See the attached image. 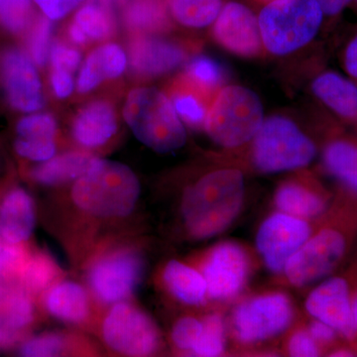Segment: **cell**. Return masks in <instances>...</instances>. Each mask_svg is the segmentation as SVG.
<instances>
[{
	"label": "cell",
	"instance_id": "cell-47",
	"mask_svg": "<svg viewBox=\"0 0 357 357\" xmlns=\"http://www.w3.org/2000/svg\"><path fill=\"white\" fill-rule=\"evenodd\" d=\"M309 333L314 340L323 342H331L335 337V328L319 319L310 326Z\"/></svg>",
	"mask_w": 357,
	"mask_h": 357
},
{
	"label": "cell",
	"instance_id": "cell-40",
	"mask_svg": "<svg viewBox=\"0 0 357 357\" xmlns=\"http://www.w3.org/2000/svg\"><path fill=\"white\" fill-rule=\"evenodd\" d=\"M16 152L23 158L31 161H48L55 156V139H23L17 138L15 141Z\"/></svg>",
	"mask_w": 357,
	"mask_h": 357
},
{
	"label": "cell",
	"instance_id": "cell-44",
	"mask_svg": "<svg viewBox=\"0 0 357 357\" xmlns=\"http://www.w3.org/2000/svg\"><path fill=\"white\" fill-rule=\"evenodd\" d=\"M51 84L54 93L60 98H68L74 89V82L70 72L61 69H53Z\"/></svg>",
	"mask_w": 357,
	"mask_h": 357
},
{
	"label": "cell",
	"instance_id": "cell-2",
	"mask_svg": "<svg viewBox=\"0 0 357 357\" xmlns=\"http://www.w3.org/2000/svg\"><path fill=\"white\" fill-rule=\"evenodd\" d=\"M139 196V181L128 166L98 158L72 189L77 208L102 218L128 217Z\"/></svg>",
	"mask_w": 357,
	"mask_h": 357
},
{
	"label": "cell",
	"instance_id": "cell-15",
	"mask_svg": "<svg viewBox=\"0 0 357 357\" xmlns=\"http://www.w3.org/2000/svg\"><path fill=\"white\" fill-rule=\"evenodd\" d=\"M1 73L7 98L13 107L25 112L41 109V82L31 61L24 54L8 52L2 60Z\"/></svg>",
	"mask_w": 357,
	"mask_h": 357
},
{
	"label": "cell",
	"instance_id": "cell-24",
	"mask_svg": "<svg viewBox=\"0 0 357 357\" xmlns=\"http://www.w3.org/2000/svg\"><path fill=\"white\" fill-rule=\"evenodd\" d=\"M275 204L282 213L303 220L318 217L326 208V202L319 195L296 183H288L277 190Z\"/></svg>",
	"mask_w": 357,
	"mask_h": 357
},
{
	"label": "cell",
	"instance_id": "cell-48",
	"mask_svg": "<svg viewBox=\"0 0 357 357\" xmlns=\"http://www.w3.org/2000/svg\"><path fill=\"white\" fill-rule=\"evenodd\" d=\"M332 356H352V354L349 351H337L333 352Z\"/></svg>",
	"mask_w": 357,
	"mask_h": 357
},
{
	"label": "cell",
	"instance_id": "cell-23",
	"mask_svg": "<svg viewBox=\"0 0 357 357\" xmlns=\"http://www.w3.org/2000/svg\"><path fill=\"white\" fill-rule=\"evenodd\" d=\"M163 279L169 291L185 304L199 306L206 300L208 289L203 274L184 263L177 260L168 262Z\"/></svg>",
	"mask_w": 357,
	"mask_h": 357
},
{
	"label": "cell",
	"instance_id": "cell-28",
	"mask_svg": "<svg viewBox=\"0 0 357 357\" xmlns=\"http://www.w3.org/2000/svg\"><path fill=\"white\" fill-rule=\"evenodd\" d=\"M326 169L357 192V145L345 140H335L324 153Z\"/></svg>",
	"mask_w": 357,
	"mask_h": 357
},
{
	"label": "cell",
	"instance_id": "cell-29",
	"mask_svg": "<svg viewBox=\"0 0 357 357\" xmlns=\"http://www.w3.org/2000/svg\"><path fill=\"white\" fill-rule=\"evenodd\" d=\"M60 269L55 260L43 252L28 255L18 279L28 293H40L50 288L58 278Z\"/></svg>",
	"mask_w": 357,
	"mask_h": 357
},
{
	"label": "cell",
	"instance_id": "cell-43",
	"mask_svg": "<svg viewBox=\"0 0 357 357\" xmlns=\"http://www.w3.org/2000/svg\"><path fill=\"white\" fill-rule=\"evenodd\" d=\"M46 17L57 20L64 17L70 10L79 6L82 0H34Z\"/></svg>",
	"mask_w": 357,
	"mask_h": 357
},
{
	"label": "cell",
	"instance_id": "cell-30",
	"mask_svg": "<svg viewBox=\"0 0 357 357\" xmlns=\"http://www.w3.org/2000/svg\"><path fill=\"white\" fill-rule=\"evenodd\" d=\"M128 27L142 32H157L169 25L166 8L157 0H135L126 8Z\"/></svg>",
	"mask_w": 357,
	"mask_h": 357
},
{
	"label": "cell",
	"instance_id": "cell-20",
	"mask_svg": "<svg viewBox=\"0 0 357 357\" xmlns=\"http://www.w3.org/2000/svg\"><path fill=\"white\" fill-rule=\"evenodd\" d=\"M126 55L119 45L109 43L98 47L86 58L77 77L79 93H89L105 79L121 76L126 68Z\"/></svg>",
	"mask_w": 357,
	"mask_h": 357
},
{
	"label": "cell",
	"instance_id": "cell-49",
	"mask_svg": "<svg viewBox=\"0 0 357 357\" xmlns=\"http://www.w3.org/2000/svg\"><path fill=\"white\" fill-rule=\"evenodd\" d=\"M352 311H354V321H356L357 326V297L354 301V304H352Z\"/></svg>",
	"mask_w": 357,
	"mask_h": 357
},
{
	"label": "cell",
	"instance_id": "cell-45",
	"mask_svg": "<svg viewBox=\"0 0 357 357\" xmlns=\"http://www.w3.org/2000/svg\"><path fill=\"white\" fill-rule=\"evenodd\" d=\"M342 62L347 77L357 84V33L345 46L342 52Z\"/></svg>",
	"mask_w": 357,
	"mask_h": 357
},
{
	"label": "cell",
	"instance_id": "cell-18",
	"mask_svg": "<svg viewBox=\"0 0 357 357\" xmlns=\"http://www.w3.org/2000/svg\"><path fill=\"white\" fill-rule=\"evenodd\" d=\"M312 91L340 119L357 121V84L351 77L326 70L314 77Z\"/></svg>",
	"mask_w": 357,
	"mask_h": 357
},
{
	"label": "cell",
	"instance_id": "cell-39",
	"mask_svg": "<svg viewBox=\"0 0 357 357\" xmlns=\"http://www.w3.org/2000/svg\"><path fill=\"white\" fill-rule=\"evenodd\" d=\"M203 331V323L199 319L185 317L178 319L172 331L174 344L182 351H192Z\"/></svg>",
	"mask_w": 357,
	"mask_h": 357
},
{
	"label": "cell",
	"instance_id": "cell-31",
	"mask_svg": "<svg viewBox=\"0 0 357 357\" xmlns=\"http://www.w3.org/2000/svg\"><path fill=\"white\" fill-rule=\"evenodd\" d=\"M191 84V89H178L173 95L174 109L180 119L192 128L204 126L211 100L210 96Z\"/></svg>",
	"mask_w": 357,
	"mask_h": 357
},
{
	"label": "cell",
	"instance_id": "cell-42",
	"mask_svg": "<svg viewBox=\"0 0 357 357\" xmlns=\"http://www.w3.org/2000/svg\"><path fill=\"white\" fill-rule=\"evenodd\" d=\"M289 352L291 356L297 357H312L319 354L316 342L306 332H298L293 335L289 342Z\"/></svg>",
	"mask_w": 357,
	"mask_h": 357
},
{
	"label": "cell",
	"instance_id": "cell-3",
	"mask_svg": "<svg viewBox=\"0 0 357 357\" xmlns=\"http://www.w3.org/2000/svg\"><path fill=\"white\" fill-rule=\"evenodd\" d=\"M123 117L135 137L158 153L175 151L187 141L172 102L158 89H132L124 105Z\"/></svg>",
	"mask_w": 357,
	"mask_h": 357
},
{
	"label": "cell",
	"instance_id": "cell-50",
	"mask_svg": "<svg viewBox=\"0 0 357 357\" xmlns=\"http://www.w3.org/2000/svg\"><path fill=\"white\" fill-rule=\"evenodd\" d=\"M255 1L262 4V6H266V4L270 3V2L276 1V0H255Z\"/></svg>",
	"mask_w": 357,
	"mask_h": 357
},
{
	"label": "cell",
	"instance_id": "cell-27",
	"mask_svg": "<svg viewBox=\"0 0 357 357\" xmlns=\"http://www.w3.org/2000/svg\"><path fill=\"white\" fill-rule=\"evenodd\" d=\"M168 11L181 25L204 28L215 23L225 0H168Z\"/></svg>",
	"mask_w": 357,
	"mask_h": 357
},
{
	"label": "cell",
	"instance_id": "cell-11",
	"mask_svg": "<svg viewBox=\"0 0 357 357\" xmlns=\"http://www.w3.org/2000/svg\"><path fill=\"white\" fill-rule=\"evenodd\" d=\"M311 236V227L303 218L275 213L262 223L256 237L258 251L271 271L280 273L291 257Z\"/></svg>",
	"mask_w": 357,
	"mask_h": 357
},
{
	"label": "cell",
	"instance_id": "cell-41",
	"mask_svg": "<svg viewBox=\"0 0 357 357\" xmlns=\"http://www.w3.org/2000/svg\"><path fill=\"white\" fill-rule=\"evenodd\" d=\"M53 69H61L72 73L79 67L81 54L76 49L63 44H56L51 50Z\"/></svg>",
	"mask_w": 357,
	"mask_h": 357
},
{
	"label": "cell",
	"instance_id": "cell-36",
	"mask_svg": "<svg viewBox=\"0 0 357 357\" xmlns=\"http://www.w3.org/2000/svg\"><path fill=\"white\" fill-rule=\"evenodd\" d=\"M30 18V0H0V21L7 29L20 32Z\"/></svg>",
	"mask_w": 357,
	"mask_h": 357
},
{
	"label": "cell",
	"instance_id": "cell-7",
	"mask_svg": "<svg viewBox=\"0 0 357 357\" xmlns=\"http://www.w3.org/2000/svg\"><path fill=\"white\" fill-rule=\"evenodd\" d=\"M102 337L112 351L128 356H149L158 351V326L147 314L126 302L110 309L102 324Z\"/></svg>",
	"mask_w": 357,
	"mask_h": 357
},
{
	"label": "cell",
	"instance_id": "cell-5",
	"mask_svg": "<svg viewBox=\"0 0 357 357\" xmlns=\"http://www.w3.org/2000/svg\"><path fill=\"white\" fill-rule=\"evenodd\" d=\"M264 119L259 96L245 86L229 84L213 96L204 128L217 144L234 148L252 140Z\"/></svg>",
	"mask_w": 357,
	"mask_h": 357
},
{
	"label": "cell",
	"instance_id": "cell-34",
	"mask_svg": "<svg viewBox=\"0 0 357 357\" xmlns=\"http://www.w3.org/2000/svg\"><path fill=\"white\" fill-rule=\"evenodd\" d=\"M67 337L62 333H46L29 338L21 345L20 354L25 357L62 356L67 349Z\"/></svg>",
	"mask_w": 357,
	"mask_h": 357
},
{
	"label": "cell",
	"instance_id": "cell-6",
	"mask_svg": "<svg viewBox=\"0 0 357 357\" xmlns=\"http://www.w3.org/2000/svg\"><path fill=\"white\" fill-rule=\"evenodd\" d=\"M316 154L314 143L295 122L281 115L265 119L252 139L253 163L265 173L303 168Z\"/></svg>",
	"mask_w": 357,
	"mask_h": 357
},
{
	"label": "cell",
	"instance_id": "cell-4",
	"mask_svg": "<svg viewBox=\"0 0 357 357\" xmlns=\"http://www.w3.org/2000/svg\"><path fill=\"white\" fill-rule=\"evenodd\" d=\"M257 16L263 47L275 56L307 46L325 20L316 0H276L263 6Z\"/></svg>",
	"mask_w": 357,
	"mask_h": 357
},
{
	"label": "cell",
	"instance_id": "cell-13",
	"mask_svg": "<svg viewBox=\"0 0 357 357\" xmlns=\"http://www.w3.org/2000/svg\"><path fill=\"white\" fill-rule=\"evenodd\" d=\"M248 274V259L238 244L223 243L211 250L203 268L208 294L225 300L241 292Z\"/></svg>",
	"mask_w": 357,
	"mask_h": 357
},
{
	"label": "cell",
	"instance_id": "cell-26",
	"mask_svg": "<svg viewBox=\"0 0 357 357\" xmlns=\"http://www.w3.org/2000/svg\"><path fill=\"white\" fill-rule=\"evenodd\" d=\"M24 289L0 287V325L21 333L34 321V305Z\"/></svg>",
	"mask_w": 357,
	"mask_h": 357
},
{
	"label": "cell",
	"instance_id": "cell-51",
	"mask_svg": "<svg viewBox=\"0 0 357 357\" xmlns=\"http://www.w3.org/2000/svg\"><path fill=\"white\" fill-rule=\"evenodd\" d=\"M354 3H356V6H357V0H354Z\"/></svg>",
	"mask_w": 357,
	"mask_h": 357
},
{
	"label": "cell",
	"instance_id": "cell-9",
	"mask_svg": "<svg viewBox=\"0 0 357 357\" xmlns=\"http://www.w3.org/2000/svg\"><path fill=\"white\" fill-rule=\"evenodd\" d=\"M293 306L287 295L271 293L243 303L234 314L237 337L245 344L275 337L290 326Z\"/></svg>",
	"mask_w": 357,
	"mask_h": 357
},
{
	"label": "cell",
	"instance_id": "cell-46",
	"mask_svg": "<svg viewBox=\"0 0 357 357\" xmlns=\"http://www.w3.org/2000/svg\"><path fill=\"white\" fill-rule=\"evenodd\" d=\"M325 18H335L344 13L354 0H316Z\"/></svg>",
	"mask_w": 357,
	"mask_h": 357
},
{
	"label": "cell",
	"instance_id": "cell-8",
	"mask_svg": "<svg viewBox=\"0 0 357 357\" xmlns=\"http://www.w3.org/2000/svg\"><path fill=\"white\" fill-rule=\"evenodd\" d=\"M143 260L131 249H117L98 258L89 272V283L105 304L126 302L139 285Z\"/></svg>",
	"mask_w": 357,
	"mask_h": 357
},
{
	"label": "cell",
	"instance_id": "cell-35",
	"mask_svg": "<svg viewBox=\"0 0 357 357\" xmlns=\"http://www.w3.org/2000/svg\"><path fill=\"white\" fill-rule=\"evenodd\" d=\"M16 132L23 139H55L57 124L49 114L27 115L18 122Z\"/></svg>",
	"mask_w": 357,
	"mask_h": 357
},
{
	"label": "cell",
	"instance_id": "cell-21",
	"mask_svg": "<svg viewBox=\"0 0 357 357\" xmlns=\"http://www.w3.org/2000/svg\"><path fill=\"white\" fill-rule=\"evenodd\" d=\"M45 306L49 314L66 323H82L89 314L88 294L76 282L64 281L51 286L45 297Z\"/></svg>",
	"mask_w": 357,
	"mask_h": 357
},
{
	"label": "cell",
	"instance_id": "cell-32",
	"mask_svg": "<svg viewBox=\"0 0 357 357\" xmlns=\"http://www.w3.org/2000/svg\"><path fill=\"white\" fill-rule=\"evenodd\" d=\"M190 83L206 96H215L225 84V73L222 66L215 59L199 56L192 59L187 67Z\"/></svg>",
	"mask_w": 357,
	"mask_h": 357
},
{
	"label": "cell",
	"instance_id": "cell-25",
	"mask_svg": "<svg viewBox=\"0 0 357 357\" xmlns=\"http://www.w3.org/2000/svg\"><path fill=\"white\" fill-rule=\"evenodd\" d=\"M114 20L107 9L88 4L77 11L70 26V39L77 44L107 38L114 30Z\"/></svg>",
	"mask_w": 357,
	"mask_h": 357
},
{
	"label": "cell",
	"instance_id": "cell-10",
	"mask_svg": "<svg viewBox=\"0 0 357 357\" xmlns=\"http://www.w3.org/2000/svg\"><path fill=\"white\" fill-rule=\"evenodd\" d=\"M344 237L335 229H324L307 239L289 259L286 276L293 285H307L331 273L342 260Z\"/></svg>",
	"mask_w": 357,
	"mask_h": 357
},
{
	"label": "cell",
	"instance_id": "cell-22",
	"mask_svg": "<svg viewBox=\"0 0 357 357\" xmlns=\"http://www.w3.org/2000/svg\"><path fill=\"white\" fill-rule=\"evenodd\" d=\"M96 160V157L81 152L59 155L35 167L31 171V178L44 185L65 184L83 176Z\"/></svg>",
	"mask_w": 357,
	"mask_h": 357
},
{
	"label": "cell",
	"instance_id": "cell-17",
	"mask_svg": "<svg viewBox=\"0 0 357 357\" xmlns=\"http://www.w3.org/2000/svg\"><path fill=\"white\" fill-rule=\"evenodd\" d=\"M35 225L31 196L21 188L11 190L0 204V236L6 243L23 244L31 237Z\"/></svg>",
	"mask_w": 357,
	"mask_h": 357
},
{
	"label": "cell",
	"instance_id": "cell-33",
	"mask_svg": "<svg viewBox=\"0 0 357 357\" xmlns=\"http://www.w3.org/2000/svg\"><path fill=\"white\" fill-rule=\"evenodd\" d=\"M225 324L220 314H210L203 321V331L192 349L196 356H218L225 351Z\"/></svg>",
	"mask_w": 357,
	"mask_h": 357
},
{
	"label": "cell",
	"instance_id": "cell-14",
	"mask_svg": "<svg viewBox=\"0 0 357 357\" xmlns=\"http://www.w3.org/2000/svg\"><path fill=\"white\" fill-rule=\"evenodd\" d=\"M306 309L312 317L332 326L345 337H356L357 326L349 285L344 279H328L319 285L307 297Z\"/></svg>",
	"mask_w": 357,
	"mask_h": 357
},
{
	"label": "cell",
	"instance_id": "cell-16",
	"mask_svg": "<svg viewBox=\"0 0 357 357\" xmlns=\"http://www.w3.org/2000/svg\"><path fill=\"white\" fill-rule=\"evenodd\" d=\"M185 52L172 42L156 38L135 40L130 47V66L136 74L157 77L182 64Z\"/></svg>",
	"mask_w": 357,
	"mask_h": 357
},
{
	"label": "cell",
	"instance_id": "cell-1",
	"mask_svg": "<svg viewBox=\"0 0 357 357\" xmlns=\"http://www.w3.org/2000/svg\"><path fill=\"white\" fill-rule=\"evenodd\" d=\"M243 198L241 171L220 169L206 174L183 196L182 213L188 231L197 239L217 236L237 217Z\"/></svg>",
	"mask_w": 357,
	"mask_h": 357
},
{
	"label": "cell",
	"instance_id": "cell-12",
	"mask_svg": "<svg viewBox=\"0 0 357 357\" xmlns=\"http://www.w3.org/2000/svg\"><path fill=\"white\" fill-rule=\"evenodd\" d=\"M213 32L218 44L241 57H255L264 49L258 16L241 2L225 3Z\"/></svg>",
	"mask_w": 357,
	"mask_h": 357
},
{
	"label": "cell",
	"instance_id": "cell-38",
	"mask_svg": "<svg viewBox=\"0 0 357 357\" xmlns=\"http://www.w3.org/2000/svg\"><path fill=\"white\" fill-rule=\"evenodd\" d=\"M28 255L23 244L0 243V278L18 277Z\"/></svg>",
	"mask_w": 357,
	"mask_h": 357
},
{
	"label": "cell",
	"instance_id": "cell-37",
	"mask_svg": "<svg viewBox=\"0 0 357 357\" xmlns=\"http://www.w3.org/2000/svg\"><path fill=\"white\" fill-rule=\"evenodd\" d=\"M52 23L49 18L42 17L36 21L29 39L30 54L35 64L43 66L50 51Z\"/></svg>",
	"mask_w": 357,
	"mask_h": 357
},
{
	"label": "cell",
	"instance_id": "cell-19",
	"mask_svg": "<svg viewBox=\"0 0 357 357\" xmlns=\"http://www.w3.org/2000/svg\"><path fill=\"white\" fill-rule=\"evenodd\" d=\"M114 107L105 100L89 103L77 114L73 123V135L86 148L102 146L116 133Z\"/></svg>",
	"mask_w": 357,
	"mask_h": 357
}]
</instances>
